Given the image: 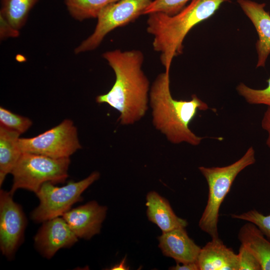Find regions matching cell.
Wrapping results in <instances>:
<instances>
[{
	"label": "cell",
	"instance_id": "19",
	"mask_svg": "<svg viewBox=\"0 0 270 270\" xmlns=\"http://www.w3.org/2000/svg\"><path fill=\"white\" fill-rule=\"evenodd\" d=\"M118 0H64L70 15L79 21L97 18L107 5Z\"/></svg>",
	"mask_w": 270,
	"mask_h": 270
},
{
	"label": "cell",
	"instance_id": "8",
	"mask_svg": "<svg viewBox=\"0 0 270 270\" xmlns=\"http://www.w3.org/2000/svg\"><path fill=\"white\" fill-rule=\"evenodd\" d=\"M152 0H118L105 6L100 12L93 33L74 49L76 54L98 48L104 37L114 29L134 21Z\"/></svg>",
	"mask_w": 270,
	"mask_h": 270
},
{
	"label": "cell",
	"instance_id": "23",
	"mask_svg": "<svg viewBox=\"0 0 270 270\" xmlns=\"http://www.w3.org/2000/svg\"><path fill=\"white\" fill-rule=\"evenodd\" d=\"M231 217L254 224L270 241V214L264 215L256 210H252L240 214H232Z\"/></svg>",
	"mask_w": 270,
	"mask_h": 270
},
{
	"label": "cell",
	"instance_id": "24",
	"mask_svg": "<svg viewBox=\"0 0 270 270\" xmlns=\"http://www.w3.org/2000/svg\"><path fill=\"white\" fill-rule=\"evenodd\" d=\"M238 255L239 270H261L260 264L254 255L240 244Z\"/></svg>",
	"mask_w": 270,
	"mask_h": 270
},
{
	"label": "cell",
	"instance_id": "3",
	"mask_svg": "<svg viewBox=\"0 0 270 270\" xmlns=\"http://www.w3.org/2000/svg\"><path fill=\"white\" fill-rule=\"evenodd\" d=\"M228 0H192L174 16L159 12L148 14L146 31L154 37V50L160 53L166 72H170L174 58L182 53L184 40L190 30L212 16Z\"/></svg>",
	"mask_w": 270,
	"mask_h": 270
},
{
	"label": "cell",
	"instance_id": "14",
	"mask_svg": "<svg viewBox=\"0 0 270 270\" xmlns=\"http://www.w3.org/2000/svg\"><path fill=\"white\" fill-rule=\"evenodd\" d=\"M197 263L200 270H239L238 255L219 238L201 248Z\"/></svg>",
	"mask_w": 270,
	"mask_h": 270
},
{
	"label": "cell",
	"instance_id": "26",
	"mask_svg": "<svg viewBox=\"0 0 270 270\" xmlns=\"http://www.w3.org/2000/svg\"><path fill=\"white\" fill-rule=\"evenodd\" d=\"M262 127L268 133L266 144L270 149V108L264 112L262 120Z\"/></svg>",
	"mask_w": 270,
	"mask_h": 270
},
{
	"label": "cell",
	"instance_id": "18",
	"mask_svg": "<svg viewBox=\"0 0 270 270\" xmlns=\"http://www.w3.org/2000/svg\"><path fill=\"white\" fill-rule=\"evenodd\" d=\"M38 0H1L0 15L20 30L26 24L28 14Z\"/></svg>",
	"mask_w": 270,
	"mask_h": 270
},
{
	"label": "cell",
	"instance_id": "5",
	"mask_svg": "<svg viewBox=\"0 0 270 270\" xmlns=\"http://www.w3.org/2000/svg\"><path fill=\"white\" fill-rule=\"evenodd\" d=\"M70 158H54L28 152H22L11 174L13 184L11 194L20 188L36 194L44 183L64 182L68 177Z\"/></svg>",
	"mask_w": 270,
	"mask_h": 270
},
{
	"label": "cell",
	"instance_id": "12",
	"mask_svg": "<svg viewBox=\"0 0 270 270\" xmlns=\"http://www.w3.org/2000/svg\"><path fill=\"white\" fill-rule=\"evenodd\" d=\"M238 3L254 24L258 38L256 43L258 54L256 68L264 67L270 54V14L266 4L250 0H238Z\"/></svg>",
	"mask_w": 270,
	"mask_h": 270
},
{
	"label": "cell",
	"instance_id": "11",
	"mask_svg": "<svg viewBox=\"0 0 270 270\" xmlns=\"http://www.w3.org/2000/svg\"><path fill=\"white\" fill-rule=\"evenodd\" d=\"M108 208L92 200L70 209L62 216L78 238L90 240L100 232Z\"/></svg>",
	"mask_w": 270,
	"mask_h": 270
},
{
	"label": "cell",
	"instance_id": "17",
	"mask_svg": "<svg viewBox=\"0 0 270 270\" xmlns=\"http://www.w3.org/2000/svg\"><path fill=\"white\" fill-rule=\"evenodd\" d=\"M20 134L0 125V186L12 172L22 152L18 146Z\"/></svg>",
	"mask_w": 270,
	"mask_h": 270
},
{
	"label": "cell",
	"instance_id": "15",
	"mask_svg": "<svg viewBox=\"0 0 270 270\" xmlns=\"http://www.w3.org/2000/svg\"><path fill=\"white\" fill-rule=\"evenodd\" d=\"M146 215L148 220L166 232L185 228L188 222L177 216L168 201L155 191H150L146 196Z\"/></svg>",
	"mask_w": 270,
	"mask_h": 270
},
{
	"label": "cell",
	"instance_id": "4",
	"mask_svg": "<svg viewBox=\"0 0 270 270\" xmlns=\"http://www.w3.org/2000/svg\"><path fill=\"white\" fill-rule=\"evenodd\" d=\"M256 161L255 150L250 146L242 158L228 166L198 167L206 181L208 190L206 204L198 226L212 238H219L218 224L220 207L234 180L238 174Z\"/></svg>",
	"mask_w": 270,
	"mask_h": 270
},
{
	"label": "cell",
	"instance_id": "27",
	"mask_svg": "<svg viewBox=\"0 0 270 270\" xmlns=\"http://www.w3.org/2000/svg\"><path fill=\"white\" fill-rule=\"evenodd\" d=\"M169 269L172 270H200L197 262L184 264L176 263V266L170 267Z\"/></svg>",
	"mask_w": 270,
	"mask_h": 270
},
{
	"label": "cell",
	"instance_id": "7",
	"mask_svg": "<svg viewBox=\"0 0 270 270\" xmlns=\"http://www.w3.org/2000/svg\"><path fill=\"white\" fill-rule=\"evenodd\" d=\"M18 146L22 152L44 156L54 158H70L82 148L78 130L70 119L32 138H20Z\"/></svg>",
	"mask_w": 270,
	"mask_h": 270
},
{
	"label": "cell",
	"instance_id": "10",
	"mask_svg": "<svg viewBox=\"0 0 270 270\" xmlns=\"http://www.w3.org/2000/svg\"><path fill=\"white\" fill-rule=\"evenodd\" d=\"M78 238L62 217L43 222L34 238L36 248L47 258H52L60 249L72 246Z\"/></svg>",
	"mask_w": 270,
	"mask_h": 270
},
{
	"label": "cell",
	"instance_id": "2",
	"mask_svg": "<svg viewBox=\"0 0 270 270\" xmlns=\"http://www.w3.org/2000/svg\"><path fill=\"white\" fill-rule=\"evenodd\" d=\"M170 84V72L165 71L157 76L150 89L153 124L172 144L198 146L204 138L194 134L189 124L198 110H206L208 106L194 94L190 100L174 99Z\"/></svg>",
	"mask_w": 270,
	"mask_h": 270
},
{
	"label": "cell",
	"instance_id": "25",
	"mask_svg": "<svg viewBox=\"0 0 270 270\" xmlns=\"http://www.w3.org/2000/svg\"><path fill=\"white\" fill-rule=\"evenodd\" d=\"M19 30L14 28L3 16L0 15V38L2 40L9 38H16Z\"/></svg>",
	"mask_w": 270,
	"mask_h": 270
},
{
	"label": "cell",
	"instance_id": "21",
	"mask_svg": "<svg viewBox=\"0 0 270 270\" xmlns=\"http://www.w3.org/2000/svg\"><path fill=\"white\" fill-rule=\"evenodd\" d=\"M32 124V122L29 118L13 113L0 106V125L21 134L27 131Z\"/></svg>",
	"mask_w": 270,
	"mask_h": 270
},
{
	"label": "cell",
	"instance_id": "16",
	"mask_svg": "<svg viewBox=\"0 0 270 270\" xmlns=\"http://www.w3.org/2000/svg\"><path fill=\"white\" fill-rule=\"evenodd\" d=\"M238 239L256 258L261 270H270V241L254 224L243 225L238 233Z\"/></svg>",
	"mask_w": 270,
	"mask_h": 270
},
{
	"label": "cell",
	"instance_id": "13",
	"mask_svg": "<svg viewBox=\"0 0 270 270\" xmlns=\"http://www.w3.org/2000/svg\"><path fill=\"white\" fill-rule=\"evenodd\" d=\"M158 241L162 254L172 258L176 263L197 262L201 248L190 238L185 228L162 232Z\"/></svg>",
	"mask_w": 270,
	"mask_h": 270
},
{
	"label": "cell",
	"instance_id": "22",
	"mask_svg": "<svg viewBox=\"0 0 270 270\" xmlns=\"http://www.w3.org/2000/svg\"><path fill=\"white\" fill-rule=\"evenodd\" d=\"M190 0H154L146 8L143 14L162 12L172 16L180 12Z\"/></svg>",
	"mask_w": 270,
	"mask_h": 270
},
{
	"label": "cell",
	"instance_id": "6",
	"mask_svg": "<svg viewBox=\"0 0 270 270\" xmlns=\"http://www.w3.org/2000/svg\"><path fill=\"white\" fill-rule=\"evenodd\" d=\"M100 176L98 172H94L82 180L70 182L60 187L50 182L44 184L36 194L40 204L31 213L32 220L43 222L62 216L74 204L82 200V194Z\"/></svg>",
	"mask_w": 270,
	"mask_h": 270
},
{
	"label": "cell",
	"instance_id": "28",
	"mask_svg": "<svg viewBox=\"0 0 270 270\" xmlns=\"http://www.w3.org/2000/svg\"><path fill=\"white\" fill-rule=\"evenodd\" d=\"M128 269L126 265V258L122 260L119 264L114 265L110 268L112 270H125Z\"/></svg>",
	"mask_w": 270,
	"mask_h": 270
},
{
	"label": "cell",
	"instance_id": "20",
	"mask_svg": "<svg viewBox=\"0 0 270 270\" xmlns=\"http://www.w3.org/2000/svg\"><path fill=\"white\" fill-rule=\"evenodd\" d=\"M268 86L264 89L257 90L250 88L244 83L236 86L238 94L246 102L252 104H264L270 108V78L267 80Z\"/></svg>",
	"mask_w": 270,
	"mask_h": 270
},
{
	"label": "cell",
	"instance_id": "1",
	"mask_svg": "<svg viewBox=\"0 0 270 270\" xmlns=\"http://www.w3.org/2000/svg\"><path fill=\"white\" fill-rule=\"evenodd\" d=\"M102 57L113 70L116 80L107 93L96 97V102L107 104L118 111L121 124H133L148 109L150 82L142 69L144 54L136 50H115L106 52Z\"/></svg>",
	"mask_w": 270,
	"mask_h": 270
},
{
	"label": "cell",
	"instance_id": "9",
	"mask_svg": "<svg viewBox=\"0 0 270 270\" xmlns=\"http://www.w3.org/2000/svg\"><path fill=\"white\" fill-rule=\"evenodd\" d=\"M10 192L0 191V248L10 259L23 240L26 218L21 206Z\"/></svg>",
	"mask_w": 270,
	"mask_h": 270
}]
</instances>
